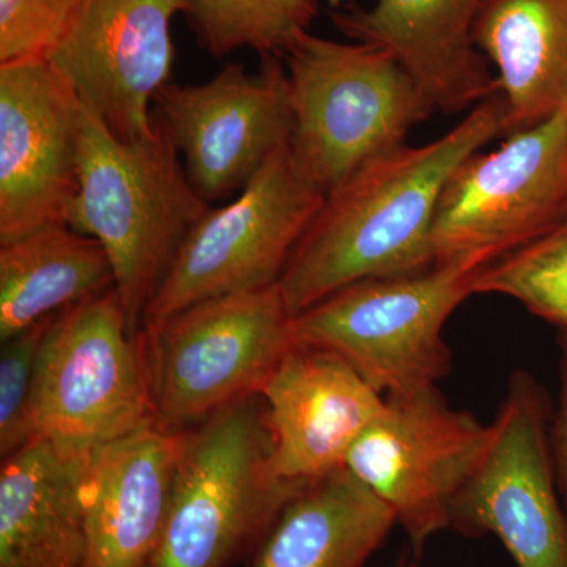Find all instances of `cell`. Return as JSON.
I'll return each instance as SVG.
<instances>
[{"instance_id":"26","label":"cell","mask_w":567,"mask_h":567,"mask_svg":"<svg viewBox=\"0 0 567 567\" xmlns=\"http://www.w3.org/2000/svg\"><path fill=\"white\" fill-rule=\"evenodd\" d=\"M559 402L557 412L551 415L550 450L559 494L567 511V331L559 333Z\"/></svg>"},{"instance_id":"25","label":"cell","mask_w":567,"mask_h":567,"mask_svg":"<svg viewBox=\"0 0 567 567\" xmlns=\"http://www.w3.org/2000/svg\"><path fill=\"white\" fill-rule=\"evenodd\" d=\"M89 0H0V63L50 59Z\"/></svg>"},{"instance_id":"20","label":"cell","mask_w":567,"mask_h":567,"mask_svg":"<svg viewBox=\"0 0 567 567\" xmlns=\"http://www.w3.org/2000/svg\"><path fill=\"white\" fill-rule=\"evenodd\" d=\"M394 524L393 511L339 468L287 503L251 567H365Z\"/></svg>"},{"instance_id":"5","label":"cell","mask_w":567,"mask_h":567,"mask_svg":"<svg viewBox=\"0 0 567 567\" xmlns=\"http://www.w3.org/2000/svg\"><path fill=\"white\" fill-rule=\"evenodd\" d=\"M486 267L456 259L421 274L354 282L295 316V338L341 358L385 398L421 393L450 374L443 328L475 293Z\"/></svg>"},{"instance_id":"6","label":"cell","mask_w":567,"mask_h":567,"mask_svg":"<svg viewBox=\"0 0 567 567\" xmlns=\"http://www.w3.org/2000/svg\"><path fill=\"white\" fill-rule=\"evenodd\" d=\"M295 316L278 284L223 295L137 333L156 424L183 432L260 394L297 346Z\"/></svg>"},{"instance_id":"14","label":"cell","mask_w":567,"mask_h":567,"mask_svg":"<svg viewBox=\"0 0 567 567\" xmlns=\"http://www.w3.org/2000/svg\"><path fill=\"white\" fill-rule=\"evenodd\" d=\"M186 9V0H89L48 61L118 140L151 136L152 104L173 78L171 25Z\"/></svg>"},{"instance_id":"3","label":"cell","mask_w":567,"mask_h":567,"mask_svg":"<svg viewBox=\"0 0 567 567\" xmlns=\"http://www.w3.org/2000/svg\"><path fill=\"white\" fill-rule=\"evenodd\" d=\"M308 484L275 475L260 394L183 431L166 524L147 567H229Z\"/></svg>"},{"instance_id":"17","label":"cell","mask_w":567,"mask_h":567,"mask_svg":"<svg viewBox=\"0 0 567 567\" xmlns=\"http://www.w3.org/2000/svg\"><path fill=\"white\" fill-rule=\"evenodd\" d=\"M183 432L148 425L96 451L82 473L84 567H147L158 546Z\"/></svg>"},{"instance_id":"22","label":"cell","mask_w":567,"mask_h":567,"mask_svg":"<svg viewBox=\"0 0 567 567\" xmlns=\"http://www.w3.org/2000/svg\"><path fill=\"white\" fill-rule=\"evenodd\" d=\"M186 6L200 47L218 59L241 48L284 59L319 13V0H186Z\"/></svg>"},{"instance_id":"18","label":"cell","mask_w":567,"mask_h":567,"mask_svg":"<svg viewBox=\"0 0 567 567\" xmlns=\"http://www.w3.org/2000/svg\"><path fill=\"white\" fill-rule=\"evenodd\" d=\"M37 439L0 468V567H84L82 473Z\"/></svg>"},{"instance_id":"19","label":"cell","mask_w":567,"mask_h":567,"mask_svg":"<svg viewBox=\"0 0 567 567\" xmlns=\"http://www.w3.org/2000/svg\"><path fill=\"white\" fill-rule=\"evenodd\" d=\"M475 39L496 70L505 136L567 117V0H484Z\"/></svg>"},{"instance_id":"8","label":"cell","mask_w":567,"mask_h":567,"mask_svg":"<svg viewBox=\"0 0 567 567\" xmlns=\"http://www.w3.org/2000/svg\"><path fill=\"white\" fill-rule=\"evenodd\" d=\"M323 203L284 145L234 200L212 207L193 227L142 328L210 298L278 284Z\"/></svg>"},{"instance_id":"24","label":"cell","mask_w":567,"mask_h":567,"mask_svg":"<svg viewBox=\"0 0 567 567\" xmlns=\"http://www.w3.org/2000/svg\"><path fill=\"white\" fill-rule=\"evenodd\" d=\"M58 316V315H55ZM48 317L2 341L0 352V457L9 458L35 442L31 401L41 346L52 320Z\"/></svg>"},{"instance_id":"21","label":"cell","mask_w":567,"mask_h":567,"mask_svg":"<svg viewBox=\"0 0 567 567\" xmlns=\"http://www.w3.org/2000/svg\"><path fill=\"white\" fill-rule=\"evenodd\" d=\"M115 289L96 238L55 223L0 244V341Z\"/></svg>"},{"instance_id":"10","label":"cell","mask_w":567,"mask_h":567,"mask_svg":"<svg viewBox=\"0 0 567 567\" xmlns=\"http://www.w3.org/2000/svg\"><path fill=\"white\" fill-rule=\"evenodd\" d=\"M551 410L528 372L511 377L492 440L458 492L450 528L494 535L516 567H567V511L550 450Z\"/></svg>"},{"instance_id":"7","label":"cell","mask_w":567,"mask_h":567,"mask_svg":"<svg viewBox=\"0 0 567 567\" xmlns=\"http://www.w3.org/2000/svg\"><path fill=\"white\" fill-rule=\"evenodd\" d=\"M35 439L87 461L156 424L140 338L115 289L59 312L41 346L31 401Z\"/></svg>"},{"instance_id":"13","label":"cell","mask_w":567,"mask_h":567,"mask_svg":"<svg viewBox=\"0 0 567 567\" xmlns=\"http://www.w3.org/2000/svg\"><path fill=\"white\" fill-rule=\"evenodd\" d=\"M84 103L48 59L0 63V244L65 223Z\"/></svg>"},{"instance_id":"11","label":"cell","mask_w":567,"mask_h":567,"mask_svg":"<svg viewBox=\"0 0 567 567\" xmlns=\"http://www.w3.org/2000/svg\"><path fill=\"white\" fill-rule=\"evenodd\" d=\"M492 440V424L451 409L429 388L385 398V409L347 454L344 468L393 511L416 557L450 528L454 499L475 473Z\"/></svg>"},{"instance_id":"16","label":"cell","mask_w":567,"mask_h":567,"mask_svg":"<svg viewBox=\"0 0 567 567\" xmlns=\"http://www.w3.org/2000/svg\"><path fill=\"white\" fill-rule=\"evenodd\" d=\"M484 0H375L330 11L339 32L390 52L435 110L462 112L499 92L475 28Z\"/></svg>"},{"instance_id":"9","label":"cell","mask_w":567,"mask_h":567,"mask_svg":"<svg viewBox=\"0 0 567 567\" xmlns=\"http://www.w3.org/2000/svg\"><path fill=\"white\" fill-rule=\"evenodd\" d=\"M458 164L436 205L434 265H491L567 218V117L557 115Z\"/></svg>"},{"instance_id":"2","label":"cell","mask_w":567,"mask_h":567,"mask_svg":"<svg viewBox=\"0 0 567 567\" xmlns=\"http://www.w3.org/2000/svg\"><path fill=\"white\" fill-rule=\"evenodd\" d=\"M210 208L158 118L151 136L122 141L84 104L80 181L66 224L102 244L133 336L193 227Z\"/></svg>"},{"instance_id":"15","label":"cell","mask_w":567,"mask_h":567,"mask_svg":"<svg viewBox=\"0 0 567 567\" xmlns=\"http://www.w3.org/2000/svg\"><path fill=\"white\" fill-rule=\"evenodd\" d=\"M275 475L295 484L344 468L347 454L385 409L346 361L298 344L260 391Z\"/></svg>"},{"instance_id":"23","label":"cell","mask_w":567,"mask_h":567,"mask_svg":"<svg viewBox=\"0 0 567 567\" xmlns=\"http://www.w3.org/2000/svg\"><path fill=\"white\" fill-rule=\"evenodd\" d=\"M475 293L513 298L567 331V218L533 244L487 265L477 275Z\"/></svg>"},{"instance_id":"12","label":"cell","mask_w":567,"mask_h":567,"mask_svg":"<svg viewBox=\"0 0 567 567\" xmlns=\"http://www.w3.org/2000/svg\"><path fill=\"white\" fill-rule=\"evenodd\" d=\"M153 104L208 204L240 193L292 140L289 74L279 58H262L256 73L233 62L205 84L169 82Z\"/></svg>"},{"instance_id":"4","label":"cell","mask_w":567,"mask_h":567,"mask_svg":"<svg viewBox=\"0 0 567 567\" xmlns=\"http://www.w3.org/2000/svg\"><path fill=\"white\" fill-rule=\"evenodd\" d=\"M292 96L290 153L324 197L361 166L405 144L434 104L390 52L305 32L286 55Z\"/></svg>"},{"instance_id":"1","label":"cell","mask_w":567,"mask_h":567,"mask_svg":"<svg viewBox=\"0 0 567 567\" xmlns=\"http://www.w3.org/2000/svg\"><path fill=\"white\" fill-rule=\"evenodd\" d=\"M505 125L498 92L439 140L399 145L328 194L279 279L290 312L298 316L354 282L434 267L431 235L443 188L458 164L505 136Z\"/></svg>"}]
</instances>
